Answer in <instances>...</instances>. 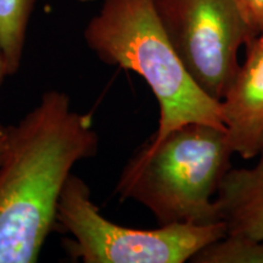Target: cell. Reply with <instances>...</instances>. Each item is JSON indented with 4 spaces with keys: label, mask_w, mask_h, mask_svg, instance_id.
<instances>
[{
    "label": "cell",
    "mask_w": 263,
    "mask_h": 263,
    "mask_svg": "<svg viewBox=\"0 0 263 263\" xmlns=\"http://www.w3.org/2000/svg\"><path fill=\"white\" fill-rule=\"evenodd\" d=\"M98 150L91 115L74 110L61 90L43 93L17 124L8 127L0 160V263L38 261L57 226L72 170Z\"/></svg>",
    "instance_id": "cell-1"
},
{
    "label": "cell",
    "mask_w": 263,
    "mask_h": 263,
    "mask_svg": "<svg viewBox=\"0 0 263 263\" xmlns=\"http://www.w3.org/2000/svg\"><path fill=\"white\" fill-rule=\"evenodd\" d=\"M233 155L226 128L186 123L145 141L124 166L116 194L146 207L160 226L222 223L213 197Z\"/></svg>",
    "instance_id": "cell-2"
},
{
    "label": "cell",
    "mask_w": 263,
    "mask_h": 263,
    "mask_svg": "<svg viewBox=\"0 0 263 263\" xmlns=\"http://www.w3.org/2000/svg\"><path fill=\"white\" fill-rule=\"evenodd\" d=\"M83 38L99 60L136 72L150 87L160 107L151 140L193 122L226 128L221 101L207 95L184 67L154 0H104Z\"/></svg>",
    "instance_id": "cell-3"
},
{
    "label": "cell",
    "mask_w": 263,
    "mask_h": 263,
    "mask_svg": "<svg viewBox=\"0 0 263 263\" xmlns=\"http://www.w3.org/2000/svg\"><path fill=\"white\" fill-rule=\"evenodd\" d=\"M58 224L70 234L66 252L84 263H184L227 235L223 223H172L157 229L118 226L101 215L88 184L73 173L59 200Z\"/></svg>",
    "instance_id": "cell-4"
},
{
    "label": "cell",
    "mask_w": 263,
    "mask_h": 263,
    "mask_svg": "<svg viewBox=\"0 0 263 263\" xmlns=\"http://www.w3.org/2000/svg\"><path fill=\"white\" fill-rule=\"evenodd\" d=\"M154 5L188 73L221 101L239 70V49L251 39L236 0H154Z\"/></svg>",
    "instance_id": "cell-5"
},
{
    "label": "cell",
    "mask_w": 263,
    "mask_h": 263,
    "mask_svg": "<svg viewBox=\"0 0 263 263\" xmlns=\"http://www.w3.org/2000/svg\"><path fill=\"white\" fill-rule=\"evenodd\" d=\"M244 64L222 98V112L230 146L241 159L263 150V35L245 43Z\"/></svg>",
    "instance_id": "cell-6"
},
{
    "label": "cell",
    "mask_w": 263,
    "mask_h": 263,
    "mask_svg": "<svg viewBox=\"0 0 263 263\" xmlns=\"http://www.w3.org/2000/svg\"><path fill=\"white\" fill-rule=\"evenodd\" d=\"M250 168H230L216 194L227 235L263 240V150Z\"/></svg>",
    "instance_id": "cell-7"
},
{
    "label": "cell",
    "mask_w": 263,
    "mask_h": 263,
    "mask_svg": "<svg viewBox=\"0 0 263 263\" xmlns=\"http://www.w3.org/2000/svg\"><path fill=\"white\" fill-rule=\"evenodd\" d=\"M37 0H0V50L8 76L21 67L27 29Z\"/></svg>",
    "instance_id": "cell-8"
},
{
    "label": "cell",
    "mask_w": 263,
    "mask_h": 263,
    "mask_svg": "<svg viewBox=\"0 0 263 263\" xmlns=\"http://www.w3.org/2000/svg\"><path fill=\"white\" fill-rule=\"evenodd\" d=\"M194 263H263V240L226 235L192 258Z\"/></svg>",
    "instance_id": "cell-9"
},
{
    "label": "cell",
    "mask_w": 263,
    "mask_h": 263,
    "mask_svg": "<svg viewBox=\"0 0 263 263\" xmlns=\"http://www.w3.org/2000/svg\"><path fill=\"white\" fill-rule=\"evenodd\" d=\"M251 38L263 33V0H236Z\"/></svg>",
    "instance_id": "cell-10"
},
{
    "label": "cell",
    "mask_w": 263,
    "mask_h": 263,
    "mask_svg": "<svg viewBox=\"0 0 263 263\" xmlns=\"http://www.w3.org/2000/svg\"><path fill=\"white\" fill-rule=\"evenodd\" d=\"M6 139H8V127L0 124V160H2L3 155H4Z\"/></svg>",
    "instance_id": "cell-11"
},
{
    "label": "cell",
    "mask_w": 263,
    "mask_h": 263,
    "mask_svg": "<svg viewBox=\"0 0 263 263\" xmlns=\"http://www.w3.org/2000/svg\"><path fill=\"white\" fill-rule=\"evenodd\" d=\"M8 76V70H6V64H5V59L4 55H3L2 50H0V85H2L4 78Z\"/></svg>",
    "instance_id": "cell-12"
},
{
    "label": "cell",
    "mask_w": 263,
    "mask_h": 263,
    "mask_svg": "<svg viewBox=\"0 0 263 263\" xmlns=\"http://www.w3.org/2000/svg\"><path fill=\"white\" fill-rule=\"evenodd\" d=\"M262 35H263V33H262Z\"/></svg>",
    "instance_id": "cell-13"
}]
</instances>
